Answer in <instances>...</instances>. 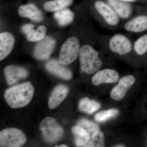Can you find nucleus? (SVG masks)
Masks as SVG:
<instances>
[{"label": "nucleus", "mask_w": 147, "mask_h": 147, "mask_svg": "<svg viewBox=\"0 0 147 147\" xmlns=\"http://www.w3.org/2000/svg\"><path fill=\"white\" fill-rule=\"evenodd\" d=\"M81 47L78 38L76 36L69 38L61 48L59 62L64 65L72 63L79 57Z\"/></svg>", "instance_id": "39448f33"}, {"label": "nucleus", "mask_w": 147, "mask_h": 147, "mask_svg": "<svg viewBox=\"0 0 147 147\" xmlns=\"http://www.w3.org/2000/svg\"><path fill=\"white\" fill-rule=\"evenodd\" d=\"M100 41L102 47L119 56L134 53L133 42L129 37L122 33H116L110 36H101Z\"/></svg>", "instance_id": "f03ea898"}, {"label": "nucleus", "mask_w": 147, "mask_h": 147, "mask_svg": "<svg viewBox=\"0 0 147 147\" xmlns=\"http://www.w3.org/2000/svg\"><path fill=\"white\" fill-rule=\"evenodd\" d=\"M18 12L20 16L30 18L35 22H39L43 19L42 12L33 4L21 6Z\"/></svg>", "instance_id": "a211bd4d"}, {"label": "nucleus", "mask_w": 147, "mask_h": 147, "mask_svg": "<svg viewBox=\"0 0 147 147\" xmlns=\"http://www.w3.org/2000/svg\"><path fill=\"white\" fill-rule=\"evenodd\" d=\"M40 128L44 139L49 143L57 142L63 136V129L53 118H45L40 123Z\"/></svg>", "instance_id": "423d86ee"}, {"label": "nucleus", "mask_w": 147, "mask_h": 147, "mask_svg": "<svg viewBox=\"0 0 147 147\" xmlns=\"http://www.w3.org/2000/svg\"><path fill=\"white\" fill-rule=\"evenodd\" d=\"M135 82V78L132 75H128L121 78L118 85L111 91L110 97L115 100H121Z\"/></svg>", "instance_id": "9b49d317"}, {"label": "nucleus", "mask_w": 147, "mask_h": 147, "mask_svg": "<svg viewBox=\"0 0 147 147\" xmlns=\"http://www.w3.org/2000/svg\"><path fill=\"white\" fill-rule=\"evenodd\" d=\"M120 1H123L125 2H127L129 3H132L136 2L139 0H120Z\"/></svg>", "instance_id": "bb28decb"}, {"label": "nucleus", "mask_w": 147, "mask_h": 147, "mask_svg": "<svg viewBox=\"0 0 147 147\" xmlns=\"http://www.w3.org/2000/svg\"><path fill=\"white\" fill-rule=\"evenodd\" d=\"M122 21L125 22L134 15V9L130 3L120 0H107Z\"/></svg>", "instance_id": "9d476101"}, {"label": "nucleus", "mask_w": 147, "mask_h": 147, "mask_svg": "<svg viewBox=\"0 0 147 147\" xmlns=\"http://www.w3.org/2000/svg\"><path fill=\"white\" fill-rule=\"evenodd\" d=\"M119 78L117 71L111 69H104L96 71L92 78L93 84L98 86L103 84L116 83Z\"/></svg>", "instance_id": "f8f14e48"}, {"label": "nucleus", "mask_w": 147, "mask_h": 147, "mask_svg": "<svg viewBox=\"0 0 147 147\" xmlns=\"http://www.w3.org/2000/svg\"><path fill=\"white\" fill-rule=\"evenodd\" d=\"M123 29L132 34H144L147 32V10L136 13L124 23Z\"/></svg>", "instance_id": "6e6552de"}, {"label": "nucleus", "mask_w": 147, "mask_h": 147, "mask_svg": "<svg viewBox=\"0 0 147 147\" xmlns=\"http://www.w3.org/2000/svg\"><path fill=\"white\" fill-rule=\"evenodd\" d=\"M64 65L59 61L52 60L47 63L46 68L50 73L60 78L65 80L71 79L72 76L71 71Z\"/></svg>", "instance_id": "dca6fc26"}, {"label": "nucleus", "mask_w": 147, "mask_h": 147, "mask_svg": "<svg viewBox=\"0 0 147 147\" xmlns=\"http://www.w3.org/2000/svg\"><path fill=\"white\" fill-rule=\"evenodd\" d=\"M71 131L75 135V144L77 147L84 146L89 141L90 134L81 126H74Z\"/></svg>", "instance_id": "6ab92c4d"}, {"label": "nucleus", "mask_w": 147, "mask_h": 147, "mask_svg": "<svg viewBox=\"0 0 147 147\" xmlns=\"http://www.w3.org/2000/svg\"><path fill=\"white\" fill-rule=\"evenodd\" d=\"M105 146L104 134L101 131H97L92 134L90 141L84 146L87 147H103Z\"/></svg>", "instance_id": "b1692460"}, {"label": "nucleus", "mask_w": 147, "mask_h": 147, "mask_svg": "<svg viewBox=\"0 0 147 147\" xmlns=\"http://www.w3.org/2000/svg\"><path fill=\"white\" fill-rule=\"evenodd\" d=\"M133 51L139 57L147 55V32L142 34L133 41Z\"/></svg>", "instance_id": "aec40b11"}, {"label": "nucleus", "mask_w": 147, "mask_h": 147, "mask_svg": "<svg viewBox=\"0 0 147 147\" xmlns=\"http://www.w3.org/2000/svg\"><path fill=\"white\" fill-rule=\"evenodd\" d=\"M56 41L49 36H45L39 41L35 47L34 55L38 60H46L50 57L54 50Z\"/></svg>", "instance_id": "1a4fd4ad"}, {"label": "nucleus", "mask_w": 147, "mask_h": 147, "mask_svg": "<svg viewBox=\"0 0 147 147\" xmlns=\"http://www.w3.org/2000/svg\"><path fill=\"white\" fill-rule=\"evenodd\" d=\"M54 17L60 26H65L71 24L73 21L74 14L70 9L65 8L56 11Z\"/></svg>", "instance_id": "412c9836"}, {"label": "nucleus", "mask_w": 147, "mask_h": 147, "mask_svg": "<svg viewBox=\"0 0 147 147\" xmlns=\"http://www.w3.org/2000/svg\"><path fill=\"white\" fill-rule=\"evenodd\" d=\"M73 0H54L45 2L44 8L45 10L50 12H54L63 9L70 5Z\"/></svg>", "instance_id": "5701e85b"}, {"label": "nucleus", "mask_w": 147, "mask_h": 147, "mask_svg": "<svg viewBox=\"0 0 147 147\" xmlns=\"http://www.w3.org/2000/svg\"><path fill=\"white\" fill-rule=\"evenodd\" d=\"M26 135L18 129H5L0 132L1 147H20L26 143Z\"/></svg>", "instance_id": "0eeeda50"}, {"label": "nucleus", "mask_w": 147, "mask_h": 147, "mask_svg": "<svg viewBox=\"0 0 147 147\" xmlns=\"http://www.w3.org/2000/svg\"><path fill=\"white\" fill-rule=\"evenodd\" d=\"M79 110L82 112L91 114L94 113L100 108V104L94 100H90L88 98H82L79 102Z\"/></svg>", "instance_id": "4be33fe9"}, {"label": "nucleus", "mask_w": 147, "mask_h": 147, "mask_svg": "<svg viewBox=\"0 0 147 147\" xmlns=\"http://www.w3.org/2000/svg\"><path fill=\"white\" fill-rule=\"evenodd\" d=\"M34 88L30 82H26L9 88L5 91L4 97L11 108H22L28 105L32 100Z\"/></svg>", "instance_id": "f257e3e1"}, {"label": "nucleus", "mask_w": 147, "mask_h": 147, "mask_svg": "<svg viewBox=\"0 0 147 147\" xmlns=\"http://www.w3.org/2000/svg\"><path fill=\"white\" fill-rule=\"evenodd\" d=\"M67 87L63 85H59L55 88L50 96L48 105L50 109H54L62 102L68 94Z\"/></svg>", "instance_id": "f3484780"}, {"label": "nucleus", "mask_w": 147, "mask_h": 147, "mask_svg": "<svg viewBox=\"0 0 147 147\" xmlns=\"http://www.w3.org/2000/svg\"><path fill=\"white\" fill-rule=\"evenodd\" d=\"M15 43L13 35L8 32L0 34V60L5 59L12 51Z\"/></svg>", "instance_id": "2eb2a0df"}, {"label": "nucleus", "mask_w": 147, "mask_h": 147, "mask_svg": "<svg viewBox=\"0 0 147 147\" xmlns=\"http://www.w3.org/2000/svg\"><path fill=\"white\" fill-rule=\"evenodd\" d=\"M94 8L100 23L103 26L110 29L119 26L122 21L107 2L97 0L94 3Z\"/></svg>", "instance_id": "20e7f679"}, {"label": "nucleus", "mask_w": 147, "mask_h": 147, "mask_svg": "<svg viewBox=\"0 0 147 147\" xmlns=\"http://www.w3.org/2000/svg\"><path fill=\"white\" fill-rule=\"evenodd\" d=\"M78 125L83 127L90 134H93L99 130V127L96 124L86 119H82L78 122Z\"/></svg>", "instance_id": "a878e982"}, {"label": "nucleus", "mask_w": 147, "mask_h": 147, "mask_svg": "<svg viewBox=\"0 0 147 147\" xmlns=\"http://www.w3.org/2000/svg\"><path fill=\"white\" fill-rule=\"evenodd\" d=\"M118 114V110L117 109L102 110L96 115L95 119L98 122H104L109 119L116 117Z\"/></svg>", "instance_id": "393cba45"}, {"label": "nucleus", "mask_w": 147, "mask_h": 147, "mask_svg": "<svg viewBox=\"0 0 147 147\" xmlns=\"http://www.w3.org/2000/svg\"><path fill=\"white\" fill-rule=\"evenodd\" d=\"M99 54V52L92 45H82L79 56L81 72L92 74L98 71L102 66Z\"/></svg>", "instance_id": "7ed1b4c3"}, {"label": "nucleus", "mask_w": 147, "mask_h": 147, "mask_svg": "<svg viewBox=\"0 0 147 147\" xmlns=\"http://www.w3.org/2000/svg\"><path fill=\"white\" fill-rule=\"evenodd\" d=\"M4 74L7 82L8 85L16 83L21 79L26 78L28 72L26 69L21 67L9 65L4 69Z\"/></svg>", "instance_id": "ddd939ff"}, {"label": "nucleus", "mask_w": 147, "mask_h": 147, "mask_svg": "<svg viewBox=\"0 0 147 147\" xmlns=\"http://www.w3.org/2000/svg\"><path fill=\"white\" fill-rule=\"evenodd\" d=\"M34 25L27 24L22 27V31L26 36L28 40L31 42H37L45 37L47 29L45 26H39L36 30H34Z\"/></svg>", "instance_id": "4468645a"}, {"label": "nucleus", "mask_w": 147, "mask_h": 147, "mask_svg": "<svg viewBox=\"0 0 147 147\" xmlns=\"http://www.w3.org/2000/svg\"><path fill=\"white\" fill-rule=\"evenodd\" d=\"M59 147H67V146L65 144H62L61 145L59 146Z\"/></svg>", "instance_id": "cd10ccee"}, {"label": "nucleus", "mask_w": 147, "mask_h": 147, "mask_svg": "<svg viewBox=\"0 0 147 147\" xmlns=\"http://www.w3.org/2000/svg\"><path fill=\"white\" fill-rule=\"evenodd\" d=\"M116 147H124L122 145H120L119 146H116Z\"/></svg>", "instance_id": "c85d7f7f"}]
</instances>
